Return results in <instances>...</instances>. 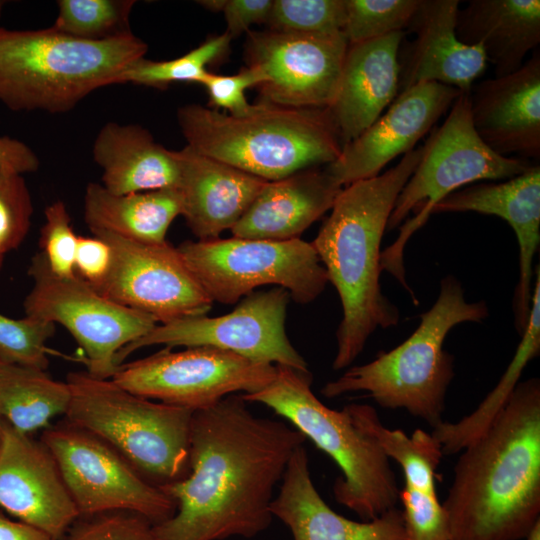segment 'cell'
Masks as SVG:
<instances>
[{
	"label": "cell",
	"instance_id": "cell-32",
	"mask_svg": "<svg viewBox=\"0 0 540 540\" xmlns=\"http://www.w3.org/2000/svg\"><path fill=\"white\" fill-rule=\"evenodd\" d=\"M134 4L133 0H60L52 28L90 41L128 34Z\"/></svg>",
	"mask_w": 540,
	"mask_h": 540
},
{
	"label": "cell",
	"instance_id": "cell-37",
	"mask_svg": "<svg viewBox=\"0 0 540 540\" xmlns=\"http://www.w3.org/2000/svg\"><path fill=\"white\" fill-rule=\"evenodd\" d=\"M406 540H450L447 514L436 489L405 484L399 491Z\"/></svg>",
	"mask_w": 540,
	"mask_h": 540
},
{
	"label": "cell",
	"instance_id": "cell-3",
	"mask_svg": "<svg viewBox=\"0 0 540 540\" xmlns=\"http://www.w3.org/2000/svg\"><path fill=\"white\" fill-rule=\"evenodd\" d=\"M421 155L422 146L389 170L344 187L312 242L342 305L334 370L350 366L376 329L399 323L398 307L381 290L380 248L397 197Z\"/></svg>",
	"mask_w": 540,
	"mask_h": 540
},
{
	"label": "cell",
	"instance_id": "cell-14",
	"mask_svg": "<svg viewBox=\"0 0 540 540\" xmlns=\"http://www.w3.org/2000/svg\"><path fill=\"white\" fill-rule=\"evenodd\" d=\"M290 294L282 287L252 292L230 313L190 317L157 324L151 331L121 349L120 366L138 349L165 345L166 348L210 346L256 362L284 365L307 371L304 358L291 344L285 329Z\"/></svg>",
	"mask_w": 540,
	"mask_h": 540
},
{
	"label": "cell",
	"instance_id": "cell-9",
	"mask_svg": "<svg viewBox=\"0 0 540 540\" xmlns=\"http://www.w3.org/2000/svg\"><path fill=\"white\" fill-rule=\"evenodd\" d=\"M529 166L525 158L500 155L482 141L472 123L469 93H460L422 146L420 161L397 197L388 230L400 226L411 211L417 214L403 223L398 238L381 253L382 269L394 277L405 274L406 243L449 194L475 181L515 177Z\"/></svg>",
	"mask_w": 540,
	"mask_h": 540
},
{
	"label": "cell",
	"instance_id": "cell-49",
	"mask_svg": "<svg viewBox=\"0 0 540 540\" xmlns=\"http://www.w3.org/2000/svg\"><path fill=\"white\" fill-rule=\"evenodd\" d=\"M1 432H2V420L0 419V438H1Z\"/></svg>",
	"mask_w": 540,
	"mask_h": 540
},
{
	"label": "cell",
	"instance_id": "cell-45",
	"mask_svg": "<svg viewBox=\"0 0 540 540\" xmlns=\"http://www.w3.org/2000/svg\"><path fill=\"white\" fill-rule=\"evenodd\" d=\"M198 3L211 12H222L225 0H203Z\"/></svg>",
	"mask_w": 540,
	"mask_h": 540
},
{
	"label": "cell",
	"instance_id": "cell-31",
	"mask_svg": "<svg viewBox=\"0 0 540 540\" xmlns=\"http://www.w3.org/2000/svg\"><path fill=\"white\" fill-rule=\"evenodd\" d=\"M231 39L225 32L172 60L152 61L142 57L121 73L118 84L132 83L156 88H165L172 82L180 81L200 84L209 72L207 66L229 50Z\"/></svg>",
	"mask_w": 540,
	"mask_h": 540
},
{
	"label": "cell",
	"instance_id": "cell-15",
	"mask_svg": "<svg viewBox=\"0 0 540 540\" xmlns=\"http://www.w3.org/2000/svg\"><path fill=\"white\" fill-rule=\"evenodd\" d=\"M112 249V265L96 290L110 300L153 317L158 324L206 315L212 301L177 247L92 232Z\"/></svg>",
	"mask_w": 540,
	"mask_h": 540
},
{
	"label": "cell",
	"instance_id": "cell-8",
	"mask_svg": "<svg viewBox=\"0 0 540 540\" xmlns=\"http://www.w3.org/2000/svg\"><path fill=\"white\" fill-rule=\"evenodd\" d=\"M66 383L67 422L105 441L153 485L188 474L192 410L135 395L87 371L68 373Z\"/></svg>",
	"mask_w": 540,
	"mask_h": 540
},
{
	"label": "cell",
	"instance_id": "cell-46",
	"mask_svg": "<svg viewBox=\"0 0 540 540\" xmlns=\"http://www.w3.org/2000/svg\"><path fill=\"white\" fill-rule=\"evenodd\" d=\"M525 540H540V522L535 525Z\"/></svg>",
	"mask_w": 540,
	"mask_h": 540
},
{
	"label": "cell",
	"instance_id": "cell-25",
	"mask_svg": "<svg viewBox=\"0 0 540 540\" xmlns=\"http://www.w3.org/2000/svg\"><path fill=\"white\" fill-rule=\"evenodd\" d=\"M342 189L318 167L267 181L231 233L247 239H297L332 208Z\"/></svg>",
	"mask_w": 540,
	"mask_h": 540
},
{
	"label": "cell",
	"instance_id": "cell-11",
	"mask_svg": "<svg viewBox=\"0 0 540 540\" xmlns=\"http://www.w3.org/2000/svg\"><path fill=\"white\" fill-rule=\"evenodd\" d=\"M28 275L33 285L23 303L25 316L65 327L94 377L111 378L120 367L118 352L158 324L150 315L103 296L78 275L53 274L40 252L31 259Z\"/></svg>",
	"mask_w": 540,
	"mask_h": 540
},
{
	"label": "cell",
	"instance_id": "cell-20",
	"mask_svg": "<svg viewBox=\"0 0 540 540\" xmlns=\"http://www.w3.org/2000/svg\"><path fill=\"white\" fill-rule=\"evenodd\" d=\"M477 212L498 216L514 230L519 246V281L514 296L515 327L521 335L531 311L533 261L540 244V166L497 183H480L457 190L432 209L433 213Z\"/></svg>",
	"mask_w": 540,
	"mask_h": 540
},
{
	"label": "cell",
	"instance_id": "cell-7",
	"mask_svg": "<svg viewBox=\"0 0 540 540\" xmlns=\"http://www.w3.org/2000/svg\"><path fill=\"white\" fill-rule=\"evenodd\" d=\"M275 366V377L265 388L242 398L272 409L333 459L342 472L333 485L334 498L363 521L396 507L400 488L390 460L350 404L341 410L327 407L311 389L309 370Z\"/></svg>",
	"mask_w": 540,
	"mask_h": 540
},
{
	"label": "cell",
	"instance_id": "cell-43",
	"mask_svg": "<svg viewBox=\"0 0 540 540\" xmlns=\"http://www.w3.org/2000/svg\"><path fill=\"white\" fill-rule=\"evenodd\" d=\"M38 167V157L25 143L0 137V170L7 169L23 175L35 172Z\"/></svg>",
	"mask_w": 540,
	"mask_h": 540
},
{
	"label": "cell",
	"instance_id": "cell-21",
	"mask_svg": "<svg viewBox=\"0 0 540 540\" xmlns=\"http://www.w3.org/2000/svg\"><path fill=\"white\" fill-rule=\"evenodd\" d=\"M459 9L458 0H421L408 26L416 37L399 52V93L422 82L469 93L484 73L488 60L483 48L457 38Z\"/></svg>",
	"mask_w": 540,
	"mask_h": 540
},
{
	"label": "cell",
	"instance_id": "cell-48",
	"mask_svg": "<svg viewBox=\"0 0 540 540\" xmlns=\"http://www.w3.org/2000/svg\"><path fill=\"white\" fill-rule=\"evenodd\" d=\"M3 5H4V2L0 1V14H1V11H2Z\"/></svg>",
	"mask_w": 540,
	"mask_h": 540
},
{
	"label": "cell",
	"instance_id": "cell-22",
	"mask_svg": "<svg viewBox=\"0 0 540 540\" xmlns=\"http://www.w3.org/2000/svg\"><path fill=\"white\" fill-rule=\"evenodd\" d=\"M405 31L348 44L337 91L327 108L342 147L366 130L399 93V52Z\"/></svg>",
	"mask_w": 540,
	"mask_h": 540
},
{
	"label": "cell",
	"instance_id": "cell-35",
	"mask_svg": "<svg viewBox=\"0 0 540 540\" xmlns=\"http://www.w3.org/2000/svg\"><path fill=\"white\" fill-rule=\"evenodd\" d=\"M54 333V323L29 316L14 319L0 313V360L46 370V344Z\"/></svg>",
	"mask_w": 540,
	"mask_h": 540
},
{
	"label": "cell",
	"instance_id": "cell-44",
	"mask_svg": "<svg viewBox=\"0 0 540 540\" xmlns=\"http://www.w3.org/2000/svg\"><path fill=\"white\" fill-rule=\"evenodd\" d=\"M0 540H58L21 521L8 518L0 510Z\"/></svg>",
	"mask_w": 540,
	"mask_h": 540
},
{
	"label": "cell",
	"instance_id": "cell-42",
	"mask_svg": "<svg viewBox=\"0 0 540 540\" xmlns=\"http://www.w3.org/2000/svg\"><path fill=\"white\" fill-rule=\"evenodd\" d=\"M272 4L273 0H225L226 33L233 38L247 32L252 24L266 23Z\"/></svg>",
	"mask_w": 540,
	"mask_h": 540
},
{
	"label": "cell",
	"instance_id": "cell-29",
	"mask_svg": "<svg viewBox=\"0 0 540 540\" xmlns=\"http://www.w3.org/2000/svg\"><path fill=\"white\" fill-rule=\"evenodd\" d=\"M70 389L45 370L0 360V419L21 433L32 435L65 415Z\"/></svg>",
	"mask_w": 540,
	"mask_h": 540
},
{
	"label": "cell",
	"instance_id": "cell-17",
	"mask_svg": "<svg viewBox=\"0 0 540 540\" xmlns=\"http://www.w3.org/2000/svg\"><path fill=\"white\" fill-rule=\"evenodd\" d=\"M0 507L23 523L62 540L80 517L50 450L2 420Z\"/></svg>",
	"mask_w": 540,
	"mask_h": 540
},
{
	"label": "cell",
	"instance_id": "cell-34",
	"mask_svg": "<svg viewBox=\"0 0 540 540\" xmlns=\"http://www.w3.org/2000/svg\"><path fill=\"white\" fill-rule=\"evenodd\" d=\"M346 0H273L269 30L294 34L343 32Z\"/></svg>",
	"mask_w": 540,
	"mask_h": 540
},
{
	"label": "cell",
	"instance_id": "cell-2",
	"mask_svg": "<svg viewBox=\"0 0 540 540\" xmlns=\"http://www.w3.org/2000/svg\"><path fill=\"white\" fill-rule=\"evenodd\" d=\"M442 503L450 540H522L540 522V381L519 382L461 451Z\"/></svg>",
	"mask_w": 540,
	"mask_h": 540
},
{
	"label": "cell",
	"instance_id": "cell-38",
	"mask_svg": "<svg viewBox=\"0 0 540 540\" xmlns=\"http://www.w3.org/2000/svg\"><path fill=\"white\" fill-rule=\"evenodd\" d=\"M40 234V253L50 271L59 277H73L78 236L65 204L56 201L46 207Z\"/></svg>",
	"mask_w": 540,
	"mask_h": 540
},
{
	"label": "cell",
	"instance_id": "cell-10",
	"mask_svg": "<svg viewBox=\"0 0 540 540\" xmlns=\"http://www.w3.org/2000/svg\"><path fill=\"white\" fill-rule=\"evenodd\" d=\"M212 302L234 304L257 287L278 285L299 304L325 289L327 272L312 243L231 237L185 241L178 247Z\"/></svg>",
	"mask_w": 540,
	"mask_h": 540
},
{
	"label": "cell",
	"instance_id": "cell-36",
	"mask_svg": "<svg viewBox=\"0 0 540 540\" xmlns=\"http://www.w3.org/2000/svg\"><path fill=\"white\" fill-rule=\"evenodd\" d=\"M33 214L29 189L22 174L0 170V253L17 249L26 238Z\"/></svg>",
	"mask_w": 540,
	"mask_h": 540
},
{
	"label": "cell",
	"instance_id": "cell-41",
	"mask_svg": "<svg viewBox=\"0 0 540 540\" xmlns=\"http://www.w3.org/2000/svg\"><path fill=\"white\" fill-rule=\"evenodd\" d=\"M112 265L110 245L97 236H78L75 273L97 290L105 281Z\"/></svg>",
	"mask_w": 540,
	"mask_h": 540
},
{
	"label": "cell",
	"instance_id": "cell-30",
	"mask_svg": "<svg viewBox=\"0 0 540 540\" xmlns=\"http://www.w3.org/2000/svg\"><path fill=\"white\" fill-rule=\"evenodd\" d=\"M521 341L513 359L496 387L469 415L457 422H442L432 431L444 455H453L480 435L509 400L526 365L540 353V270L536 269V282L532 291L528 324L520 335Z\"/></svg>",
	"mask_w": 540,
	"mask_h": 540
},
{
	"label": "cell",
	"instance_id": "cell-16",
	"mask_svg": "<svg viewBox=\"0 0 540 540\" xmlns=\"http://www.w3.org/2000/svg\"><path fill=\"white\" fill-rule=\"evenodd\" d=\"M348 41L344 32L294 34L249 32L246 66L264 82L259 102L291 108H328L337 91Z\"/></svg>",
	"mask_w": 540,
	"mask_h": 540
},
{
	"label": "cell",
	"instance_id": "cell-39",
	"mask_svg": "<svg viewBox=\"0 0 540 540\" xmlns=\"http://www.w3.org/2000/svg\"><path fill=\"white\" fill-rule=\"evenodd\" d=\"M62 540H160L154 525L130 512L80 516Z\"/></svg>",
	"mask_w": 540,
	"mask_h": 540
},
{
	"label": "cell",
	"instance_id": "cell-26",
	"mask_svg": "<svg viewBox=\"0 0 540 540\" xmlns=\"http://www.w3.org/2000/svg\"><path fill=\"white\" fill-rule=\"evenodd\" d=\"M92 153L103 171L102 186L113 194L178 188L180 171L174 151L158 144L138 125L106 123Z\"/></svg>",
	"mask_w": 540,
	"mask_h": 540
},
{
	"label": "cell",
	"instance_id": "cell-13",
	"mask_svg": "<svg viewBox=\"0 0 540 540\" xmlns=\"http://www.w3.org/2000/svg\"><path fill=\"white\" fill-rule=\"evenodd\" d=\"M276 366L210 346L166 348L120 365L111 379L127 391L193 412L235 392L251 394L275 377Z\"/></svg>",
	"mask_w": 540,
	"mask_h": 540
},
{
	"label": "cell",
	"instance_id": "cell-18",
	"mask_svg": "<svg viewBox=\"0 0 540 540\" xmlns=\"http://www.w3.org/2000/svg\"><path fill=\"white\" fill-rule=\"evenodd\" d=\"M460 93L438 82L409 87L324 169L342 187L379 175L391 160L415 149Z\"/></svg>",
	"mask_w": 540,
	"mask_h": 540
},
{
	"label": "cell",
	"instance_id": "cell-4",
	"mask_svg": "<svg viewBox=\"0 0 540 540\" xmlns=\"http://www.w3.org/2000/svg\"><path fill=\"white\" fill-rule=\"evenodd\" d=\"M177 120L188 147L266 181L328 165L342 149L327 108L258 102L235 116L190 104Z\"/></svg>",
	"mask_w": 540,
	"mask_h": 540
},
{
	"label": "cell",
	"instance_id": "cell-24",
	"mask_svg": "<svg viewBox=\"0 0 540 540\" xmlns=\"http://www.w3.org/2000/svg\"><path fill=\"white\" fill-rule=\"evenodd\" d=\"M174 153L180 171L181 215L198 240L217 239L232 230L267 182L187 145Z\"/></svg>",
	"mask_w": 540,
	"mask_h": 540
},
{
	"label": "cell",
	"instance_id": "cell-40",
	"mask_svg": "<svg viewBox=\"0 0 540 540\" xmlns=\"http://www.w3.org/2000/svg\"><path fill=\"white\" fill-rule=\"evenodd\" d=\"M265 80L260 70L254 67L241 69L233 75H220L208 72L202 82L209 95V107L228 111V114L240 116L248 113L252 107L245 96L246 90L257 87Z\"/></svg>",
	"mask_w": 540,
	"mask_h": 540
},
{
	"label": "cell",
	"instance_id": "cell-6",
	"mask_svg": "<svg viewBox=\"0 0 540 540\" xmlns=\"http://www.w3.org/2000/svg\"><path fill=\"white\" fill-rule=\"evenodd\" d=\"M147 44L132 32L90 41L52 27H0V101L9 109L65 112L144 57Z\"/></svg>",
	"mask_w": 540,
	"mask_h": 540
},
{
	"label": "cell",
	"instance_id": "cell-33",
	"mask_svg": "<svg viewBox=\"0 0 540 540\" xmlns=\"http://www.w3.org/2000/svg\"><path fill=\"white\" fill-rule=\"evenodd\" d=\"M421 0H346L343 32L348 44H356L404 31Z\"/></svg>",
	"mask_w": 540,
	"mask_h": 540
},
{
	"label": "cell",
	"instance_id": "cell-28",
	"mask_svg": "<svg viewBox=\"0 0 540 540\" xmlns=\"http://www.w3.org/2000/svg\"><path fill=\"white\" fill-rule=\"evenodd\" d=\"M181 213L178 188L118 195L91 182L84 194V219L91 233L104 231L142 243L166 242L171 223Z\"/></svg>",
	"mask_w": 540,
	"mask_h": 540
},
{
	"label": "cell",
	"instance_id": "cell-19",
	"mask_svg": "<svg viewBox=\"0 0 540 540\" xmlns=\"http://www.w3.org/2000/svg\"><path fill=\"white\" fill-rule=\"evenodd\" d=\"M471 119L496 153L540 156V53L516 71L480 82L469 92Z\"/></svg>",
	"mask_w": 540,
	"mask_h": 540
},
{
	"label": "cell",
	"instance_id": "cell-1",
	"mask_svg": "<svg viewBox=\"0 0 540 540\" xmlns=\"http://www.w3.org/2000/svg\"><path fill=\"white\" fill-rule=\"evenodd\" d=\"M246 403L229 395L193 413L189 472L160 486L176 503L173 516L154 525L160 540L252 538L271 524L274 488L306 438Z\"/></svg>",
	"mask_w": 540,
	"mask_h": 540
},
{
	"label": "cell",
	"instance_id": "cell-47",
	"mask_svg": "<svg viewBox=\"0 0 540 540\" xmlns=\"http://www.w3.org/2000/svg\"><path fill=\"white\" fill-rule=\"evenodd\" d=\"M5 256L0 253V271L2 269L3 263H4Z\"/></svg>",
	"mask_w": 540,
	"mask_h": 540
},
{
	"label": "cell",
	"instance_id": "cell-12",
	"mask_svg": "<svg viewBox=\"0 0 540 540\" xmlns=\"http://www.w3.org/2000/svg\"><path fill=\"white\" fill-rule=\"evenodd\" d=\"M40 440L55 458L80 516L123 511L156 525L175 513L172 498L87 430L66 421L47 427Z\"/></svg>",
	"mask_w": 540,
	"mask_h": 540
},
{
	"label": "cell",
	"instance_id": "cell-23",
	"mask_svg": "<svg viewBox=\"0 0 540 540\" xmlns=\"http://www.w3.org/2000/svg\"><path fill=\"white\" fill-rule=\"evenodd\" d=\"M270 511L287 525L293 540H406L397 507L369 521H353L332 510L313 484L303 445L293 452Z\"/></svg>",
	"mask_w": 540,
	"mask_h": 540
},
{
	"label": "cell",
	"instance_id": "cell-5",
	"mask_svg": "<svg viewBox=\"0 0 540 540\" xmlns=\"http://www.w3.org/2000/svg\"><path fill=\"white\" fill-rule=\"evenodd\" d=\"M488 316L484 301L468 302L460 281L445 276L436 301L420 315L409 338L366 364L350 367L327 382L321 394L336 398L366 392L382 408L404 409L434 428L443 422L447 390L455 375L454 357L444 350V340L458 324L480 323Z\"/></svg>",
	"mask_w": 540,
	"mask_h": 540
},
{
	"label": "cell",
	"instance_id": "cell-27",
	"mask_svg": "<svg viewBox=\"0 0 540 540\" xmlns=\"http://www.w3.org/2000/svg\"><path fill=\"white\" fill-rule=\"evenodd\" d=\"M456 35L483 48L496 76L512 73L540 43V1L471 0L458 11Z\"/></svg>",
	"mask_w": 540,
	"mask_h": 540
}]
</instances>
